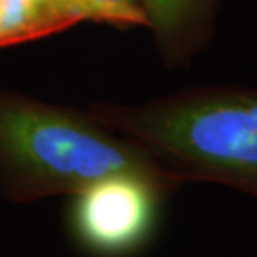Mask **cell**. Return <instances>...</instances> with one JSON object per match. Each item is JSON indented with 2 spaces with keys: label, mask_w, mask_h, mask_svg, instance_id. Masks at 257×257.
<instances>
[{
  "label": "cell",
  "mask_w": 257,
  "mask_h": 257,
  "mask_svg": "<svg viewBox=\"0 0 257 257\" xmlns=\"http://www.w3.org/2000/svg\"><path fill=\"white\" fill-rule=\"evenodd\" d=\"M100 124L181 184L210 182L257 200V87H187L146 102H92Z\"/></svg>",
  "instance_id": "obj_1"
},
{
  "label": "cell",
  "mask_w": 257,
  "mask_h": 257,
  "mask_svg": "<svg viewBox=\"0 0 257 257\" xmlns=\"http://www.w3.org/2000/svg\"><path fill=\"white\" fill-rule=\"evenodd\" d=\"M117 172L171 177L85 107L54 104L0 87V194L7 200L30 204L69 197Z\"/></svg>",
  "instance_id": "obj_2"
},
{
  "label": "cell",
  "mask_w": 257,
  "mask_h": 257,
  "mask_svg": "<svg viewBox=\"0 0 257 257\" xmlns=\"http://www.w3.org/2000/svg\"><path fill=\"white\" fill-rule=\"evenodd\" d=\"M181 187L171 177L117 172L69 195L72 239L94 257H131L159 229L164 204Z\"/></svg>",
  "instance_id": "obj_3"
},
{
  "label": "cell",
  "mask_w": 257,
  "mask_h": 257,
  "mask_svg": "<svg viewBox=\"0 0 257 257\" xmlns=\"http://www.w3.org/2000/svg\"><path fill=\"white\" fill-rule=\"evenodd\" d=\"M222 0H167L169 12L162 34L154 40L167 69L189 67L214 35Z\"/></svg>",
  "instance_id": "obj_4"
},
{
  "label": "cell",
  "mask_w": 257,
  "mask_h": 257,
  "mask_svg": "<svg viewBox=\"0 0 257 257\" xmlns=\"http://www.w3.org/2000/svg\"><path fill=\"white\" fill-rule=\"evenodd\" d=\"M77 22L92 20L115 29H147L139 0H64Z\"/></svg>",
  "instance_id": "obj_5"
}]
</instances>
